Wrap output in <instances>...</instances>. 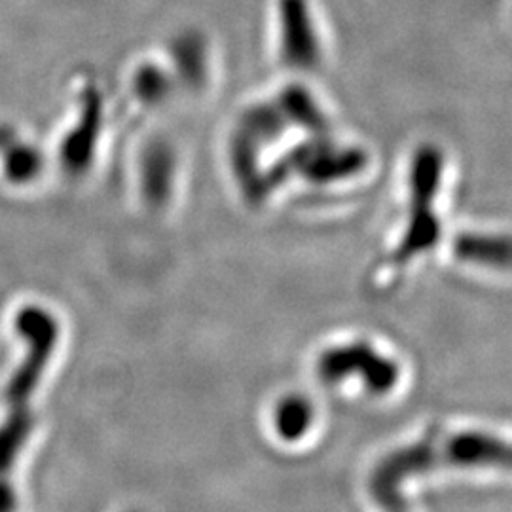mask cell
<instances>
[{"instance_id":"3957f363","label":"cell","mask_w":512,"mask_h":512,"mask_svg":"<svg viewBox=\"0 0 512 512\" xmlns=\"http://www.w3.org/2000/svg\"><path fill=\"white\" fill-rule=\"evenodd\" d=\"M444 459L458 469H511L512 446L490 433L465 431L448 439Z\"/></svg>"},{"instance_id":"5b68a950","label":"cell","mask_w":512,"mask_h":512,"mask_svg":"<svg viewBox=\"0 0 512 512\" xmlns=\"http://www.w3.org/2000/svg\"><path fill=\"white\" fill-rule=\"evenodd\" d=\"M461 258L488 264L495 268L512 266V239L505 238H463L458 243Z\"/></svg>"},{"instance_id":"277c9868","label":"cell","mask_w":512,"mask_h":512,"mask_svg":"<svg viewBox=\"0 0 512 512\" xmlns=\"http://www.w3.org/2000/svg\"><path fill=\"white\" fill-rule=\"evenodd\" d=\"M315 418V406L308 397L300 393L285 395L277 401L272 414L275 435L285 442H300L310 435Z\"/></svg>"},{"instance_id":"7a4b0ae2","label":"cell","mask_w":512,"mask_h":512,"mask_svg":"<svg viewBox=\"0 0 512 512\" xmlns=\"http://www.w3.org/2000/svg\"><path fill=\"white\" fill-rule=\"evenodd\" d=\"M317 374L330 385L357 380L374 397H384L401 382L399 363L368 340H353L325 349L317 361Z\"/></svg>"},{"instance_id":"6da1fadb","label":"cell","mask_w":512,"mask_h":512,"mask_svg":"<svg viewBox=\"0 0 512 512\" xmlns=\"http://www.w3.org/2000/svg\"><path fill=\"white\" fill-rule=\"evenodd\" d=\"M16 330L25 340L27 351L4 387L8 414L0 423V482H12L19 456L35 433L37 418L31 401L42 384L61 334L54 313L42 306L21 308L16 315Z\"/></svg>"},{"instance_id":"8992f818","label":"cell","mask_w":512,"mask_h":512,"mask_svg":"<svg viewBox=\"0 0 512 512\" xmlns=\"http://www.w3.org/2000/svg\"><path fill=\"white\" fill-rule=\"evenodd\" d=\"M133 512H137V511H133Z\"/></svg>"}]
</instances>
